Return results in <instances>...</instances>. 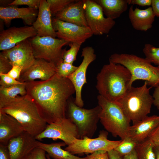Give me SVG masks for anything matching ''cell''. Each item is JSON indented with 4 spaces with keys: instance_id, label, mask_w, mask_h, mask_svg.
Returning <instances> with one entry per match:
<instances>
[{
    "instance_id": "1",
    "label": "cell",
    "mask_w": 159,
    "mask_h": 159,
    "mask_svg": "<svg viewBox=\"0 0 159 159\" xmlns=\"http://www.w3.org/2000/svg\"><path fill=\"white\" fill-rule=\"evenodd\" d=\"M26 90L48 124L67 117L68 100L75 92L68 78L56 74L47 80L26 83Z\"/></svg>"
},
{
    "instance_id": "32",
    "label": "cell",
    "mask_w": 159,
    "mask_h": 159,
    "mask_svg": "<svg viewBox=\"0 0 159 159\" xmlns=\"http://www.w3.org/2000/svg\"><path fill=\"white\" fill-rule=\"evenodd\" d=\"M78 67L63 62L57 67L56 74L61 77L67 78L76 70Z\"/></svg>"
},
{
    "instance_id": "18",
    "label": "cell",
    "mask_w": 159,
    "mask_h": 159,
    "mask_svg": "<svg viewBox=\"0 0 159 159\" xmlns=\"http://www.w3.org/2000/svg\"><path fill=\"white\" fill-rule=\"evenodd\" d=\"M38 10L27 7L18 8L17 6L0 7V18L9 27L14 19H22L29 26H32L37 18Z\"/></svg>"
},
{
    "instance_id": "11",
    "label": "cell",
    "mask_w": 159,
    "mask_h": 159,
    "mask_svg": "<svg viewBox=\"0 0 159 159\" xmlns=\"http://www.w3.org/2000/svg\"><path fill=\"white\" fill-rule=\"evenodd\" d=\"M78 137L76 125L70 119L66 117L48 124L45 130L35 138L38 141L45 138L54 140L60 139L68 145Z\"/></svg>"
},
{
    "instance_id": "40",
    "label": "cell",
    "mask_w": 159,
    "mask_h": 159,
    "mask_svg": "<svg viewBox=\"0 0 159 159\" xmlns=\"http://www.w3.org/2000/svg\"><path fill=\"white\" fill-rule=\"evenodd\" d=\"M152 0H127L128 4L137 5L144 6H151Z\"/></svg>"
},
{
    "instance_id": "45",
    "label": "cell",
    "mask_w": 159,
    "mask_h": 159,
    "mask_svg": "<svg viewBox=\"0 0 159 159\" xmlns=\"http://www.w3.org/2000/svg\"><path fill=\"white\" fill-rule=\"evenodd\" d=\"M122 159H138L135 149L130 153L124 156Z\"/></svg>"
},
{
    "instance_id": "49",
    "label": "cell",
    "mask_w": 159,
    "mask_h": 159,
    "mask_svg": "<svg viewBox=\"0 0 159 159\" xmlns=\"http://www.w3.org/2000/svg\"><path fill=\"white\" fill-rule=\"evenodd\" d=\"M46 157L47 159H52L48 154H46Z\"/></svg>"
},
{
    "instance_id": "5",
    "label": "cell",
    "mask_w": 159,
    "mask_h": 159,
    "mask_svg": "<svg viewBox=\"0 0 159 159\" xmlns=\"http://www.w3.org/2000/svg\"><path fill=\"white\" fill-rule=\"evenodd\" d=\"M109 62L125 67L131 75V85L137 80H145L151 87L159 86V68L152 64L145 58L126 53H114L109 58Z\"/></svg>"
},
{
    "instance_id": "35",
    "label": "cell",
    "mask_w": 159,
    "mask_h": 159,
    "mask_svg": "<svg viewBox=\"0 0 159 159\" xmlns=\"http://www.w3.org/2000/svg\"><path fill=\"white\" fill-rule=\"evenodd\" d=\"M12 67L8 59L0 53V73L7 74Z\"/></svg>"
},
{
    "instance_id": "31",
    "label": "cell",
    "mask_w": 159,
    "mask_h": 159,
    "mask_svg": "<svg viewBox=\"0 0 159 159\" xmlns=\"http://www.w3.org/2000/svg\"><path fill=\"white\" fill-rule=\"evenodd\" d=\"M76 0H47L52 16H54Z\"/></svg>"
},
{
    "instance_id": "23",
    "label": "cell",
    "mask_w": 159,
    "mask_h": 159,
    "mask_svg": "<svg viewBox=\"0 0 159 159\" xmlns=\"http://www.w3.org/2000/svg\"><path fill=\"white\" fill-rule=\"evenodd\" d=\"M128 17L134 29L146 31L152 27L155 16L151 7L145 9L137 7L134 9L133 6H131L129 10Z\"/></svg>"
},
{
    "instance_id": "37",
    "label": "cell",
    "mask_w": 159,
    "mask_h": 159,
    "mask_svg": "<svg viewBox=\"0 0 159 159\" xmlns=\"http://www.w3.org/2000/svg\"><path fill=\"white\" fill-rule=\"evenodd\" d=\"M22 71L21 68L17 65H14L7 74L12 78L19 81Z\"/></svg>"
},
{
    "instance_id": "15",
    "label": "cell",
    "mask_w": 159,
    "mask_h": 159,
    "mask_svg": "<svg viewBox=\"0 0 159 159\" xmlns=\"http://www.w3.org/2000/svg\"><path fill=\"white\" fill-rule=\"evenodd\" d=\"M37 35V31L32 26L12 27L3 30L0 33V50L10 49L18 43Z\"/></svg>"
},
{
    "instance_id": "16",
    "label": "cell",
    "mask_w": 159,
    "mask_h": 159,
    "mask_svg": "<svg viewBox=\"0 0 159 159\" xmlns=\"http://www.w3.org/2000/svg\"><path fill=\"white\" fill-rule=\"evenodd\" d=\"M57 69L53 63L42 59H36L32 65L21 72L19 81L28 83L38 79L42 81L47 80L56 74Z\"/></svg>"
},
{
    "instance_id": "4",
    "label": "cell",
    "mask_w": 159,
    "mask_h": 159,
    "mask_svg": "<svg viewBox=\"0 0 159 159\" xmlns=\"http://www.w3.org/2000/svg\"><path fill=\"white\" fill-rule=\"evenodd\" d=\"M145 81L141 86H132L117 102L133 124L147 116L150 112L154 99L150 93V88Z\"/></svg>"
},
{
    "instance_id": "41",
    "label": "cell",
    "mask_w": 159,
    "mask_h": 159,
    "mask_svg": "<svg viewBox=\"0 0 159 159\" xmlns=\"http://www.w3.org/2000/svg\"><path fill=\"white\" fill-rule=\"evenodd\" d=\"M0 159H11L7 146L0 144Z\"/></svg>"
},
{
    "instance_id": "36",
    "label": "cell",
    "mask_w": 159,
    "mask_h": 159,
    "mask_svg": "<svg viewBox=\"0 0 159 159\" xmlns=\"http://www.w3.org/2000/svg\"><path fill=\"white\" fill-rule=\"evenodd\" d=\"M86 157L87 159H110L107 152L104 151H97Z\"/></svg>"
},
{
    "instance_id": "33",
    "label": "cell",
    "mask_w": 159,
    "mask_h": 159,
    "mask_svg": "<svg viewBox=\"0 0 159 159\" xmlns=\"http://www.w3.org/2000/svg\"><path fill=\"white\" fill-rule=\"evenodd\" d=\"M41 1V0H15L10 3L9 6L26 5L28 7L38 10Z\"/></svg>"
},
{
    "instance_id": "26",
    "label": "cell",
    "mask_w": 159,
    "mask_h": 159,
    "mask_svg": "<svg viewBox=\"0 0 159 159\" xmlns=\"http://www.w3.org/2000/svg\"><path fill=\"white\" fill-rule=\"evenodd\" d=\"M26 94V82L7 87L0 86V109L19 95L22 96Z\"/></svg>"
},
{
    "instance_id": "10",
    "label": "cell",
    "mask_w": 159,
    "mask_h": 159,
    "mask_svg": "<svg viewBox=\"0 0 159 159\" xmlns=\"http://www.w3.org/2000/svg\"><path fill=\"white\" fill-rule=\"evenodd\" d=\"M82 1L88 26L93 35L108 33L115 25V20L105 17L101 7L95 0Z\"/></svg>"
},
{
    "instance_id": "12",
    "label": "cell",
    "mask_w": 159,
    "mask_h": 159,
    "mask_svg": "<svg viewBox=\"0 0 159 159\" xmlns=\"http://www.w3.org/2000/svg\"><path fill=\"white\" fill-rule=\"evenodd\" d=\"M82 61L76 70L67 77L73 85L75 90V103L82 107L84 105L82 97V91L84 85L87 83L86 73L87 68L90 64L96 59V56L95 50L91 46L83 48L82 51Z\"/></svg>"
},
{
    "instance_id": "27",
    "label": "cell",
    "mask_w": 159,
    "mask_h": 159,
    "mask_svg": "<svg viewBox=\"0 0 159 159\" xmlns=\"http://www.w3.org/2000/svg\"><path fill=\"white\" fill-rule=\"evenodd\" d=\"M154 147L153 142L148 138L138 143L135 150L138 159H155Z\"/></svg>"
},
{
    "instance_id": "2",
    "label": "cell",
    "mask_w": 159,
    "mask_h": 159,
    "mask_svg": "<svg viewBox=\"0 0 159 159\" xmlns=\"http://www.w3.org/2000/svg\"><path fill=\"white\" fill-rule=\"evenodd\" d=\"M0 111L14 117L24 131L35 137L43 132L48 124L34 100L27 93L17 96L0 109Z\"/></svg>"
},
{
    "instance_id": "9",
    "label": "cell",
    "mask_w": 159,
    "mask_h": 159,
    "mask_svg": "<svg viewBox=\"0 0 159 159\" xmlns=\"http://www.w3.org/2000/svg\"><path fill=\"white\" fill-rule=\"evenodd\" d=\"M108 135V132L103 130L100 132L97 138H76L64 150L74 155L92 154L98 151L107 152L114 149L121 141V140L117 141L109 140L107 139Z\"/></svg>"
},
{
    "instance_id": "8",
    "label": "cell",
    "mask_w": 159,
    "mask_h": 159,
    "mask_svg": "<svg viewBox=\"0 0 159 159\" xmlns=\"http://www.w3.org/2000/svg\"><path fill=\"white\" fill-rule=\"evenodd\" d=\"M36 59H42L54 63L57 67L63 62L65 49L64 46L69 43L64 40L49 36L37 35L29 39Z\"/></svg>"
},
{
    "instance_id": "29",
    "label": "cell",
    "mask_w": 159,
    "mask_h": 159,
    "mask_svg": "<svg viewBox=\"0 0 159 159\" xmlns=\"http://www.w3.org/2000/svg\"><path fill=\"white\" fill-rule=\"evenodd\" d=\"M143 51L145 58L159 68V47H155L150 44H146Z\"/></svg>"
},
{
    "instance_id": "30",
    "label": "cell",
    "mask_w": 159,
    "mask_h": 159,
    "mask_svg": "<svg viewBox=\"0 0 159 159\" xmlns=\"http://www.w3.org/2000/svg\"><path fill=\"white\" fill-rule=\"evenodd\" d=\"M83 43L75 42L70 43V49L65 50L63 56V62L73 64L76 60L77 54Z\"/></svg>"
},
{
    "instance_id": "42",
    "label": "cell",
    "mask_w": 159,
    "mask_h": 159,
    "mask_svg": "<svg viewBox=\"0 0 159 159\" xmlns=\"http://www.w3.org/2000/svg\"><path fill=\"white\" fill-rule=\"evenodd\" d=\"M153 104L159 110V86L155 87L153 93Z\"/></svg>"
},
{
    "instance_id": "38",
    "label": "cell",
    "mask_w": 159,
    "mask_h": 159,
    "mask_svg": "<svg viewBox=\"0 0 159 159\" xmlns=\"http://www.w3.org/2000/svg\"><path fill=\"white\" fill-rule=\"evenodd\" d=\"M148 138L152 141L154 146H159V124L152 132Z\"/></svg>"
},
{
    "instance_id": "19",
    "label": "cell",
    "mask_w": 159,
    "mask_h": 159,
    "mask_svg": "<svg viewBox=\"0 0 159 159\" xmlns=\"http://www.w3.org/2000/svg\"><path fill=\"white\" fill-rule=\"evenodd\" d=\"M52 16L49 5L47 0H41L37 18L32 25L37 36L54 38L56 37L53 27Z\"/></svg>"
},
{
    "instance_id": "24",
    "label": "cell",
    "mask_w": 159,
    "mask_h": 159,
    "mask_svg": "<svg viewBox=\"0 0 159 159\" xmlns=\"http://www.w3.org/2000/svg\"><path fill=\"white\" fill-rule=\"evenodd\" d=\"M101 7L106 17L114 20L128 8L127 0H95Z\"/></svg>"
},
{
    "instance_id": "34",
    "label": "cell",
    "mask_w": 159,
    "mask_h": 159,
    "mask_svg": "<svg viewBox=\"0 0 159 159\" xmlns=\"http://www.w3.org/2000/svg\"><path fill=\"white\" fill-rule=\"evenodd\" d=\"M0 86L5 87L22 83L11 77L7 74L0 73Z\"/></svg>"
},
{
    "instance_id": "43",
    "label": "cell",
    "mask_w": 159,
    "mask_h": 159,
    "mask_svg": "<svg viewBox=\"0 0 159 159\" xmlns=\"http://www.w3.org/2000/svg\"><path fill=\"white\" fill-rule=\"evenodd\" d=\"M151 6L155 16L159 17V0H152Z\"/></svg>"
},
{
    "instance_id": "3",
    "label": "cell",
    "mask_w": 159,
    "mask_h": 159,
    "mask_svg": "<svg viewBox=\"0 0 159 159\" xmlns=\"http://www.w3.org/2000/svg\"><path fill=\"white\" fill-rule=\"evenodd\" d=\"M131 77L125 67L109 62L97 74L96 87L99 95L110 101L117 102L132 86Z\"/></svg>"
},
{
    "instance_id": "25",
    "label": "cell",
    "mask_w": 159,
    "mask_h": 159,
    "mask_svg": "<svg viewBox=\"0 0 159 159\" xmlns=\"http://www.w3.org/2000/svg\"><path fill=\"white\" fill-rule=\"evenodd\" d=\"M66 145L63 142L50 144L42 143L38 140L37 142V147L44 150L53 159H87V157H80L62 149V147Z\"/></svg>"
},
{
    "instance_id": "6",
    "label": "cell",
    "mask_w": 159,
    "mask_h": 159,
    "mask_svg": "<svg viewBox=\"0 0 159 159\" xmlns=\"http://www.w3.org/2000/svg\"><path fill=\"white\" fill-rule=\"evenodd\" d=\"M101 108L100 120L104 128L114 137L121 140L129 137L130 120L116 102L109 100L100 95L97 98Z\"/></svg>"
},
{
    "instance_id": "22",
    "label": "cell",
    "mask_w": 159,
    "mask_h": 159,
    "mask_svg": "<svg viewBox=\"0 0 159 159\" xmlns=\"http://www.w3.org/2000/svg\"><path fill=\"white\" fill-rule=\"evenodd\" d=\"M24 130L20 124L12 116L0 111V144L7 146L12 138Z\"/></svg>"
},
{
    "instance_id": "17",
    "label": "cell",
    "mask_w": 159,
    "mask_h": 159,
    "mask_svg": "<svg viewBox=\"0 0 159 159\" xmlns=\"http://www.w3.org/2000/svg\"><path fill=\"white\" fill-rule=\"evenodd\" d=\"M35 137L24 131L9 141L7 148L11 159H21L37 147Z\"/></svg>"
},
{
    "instance_id": "44",
    "label": "cell",
    "mask_w": 159,
    "mask_h": 159,
    "mask_svg": "<svg viewBox=\"0 0 159 159\" xmlns=\"http://www.w3.org/2000/svg\"><path fill=\"white\" fill-rule=\"evenodd\" d=\"M107 152L110 159H122V158L114 149Z\"/></svg>"
},
{
    "instance_id": "14",
    "label": "cell",
    "mask_w": 159,
    "mask_h": 159,
    "mask_svg": "<svg viewBox=\"0 0 159 159\" xmlns=\"http://www.w3.org/2000/svg\"><path fill=\"white\" fill-rule=\"evenodd\" d=\"M1 53L8 59L12 66L17 65L21 68V72L32 65L36 59L29 39L18 43L10 49L2 51Z\"/></svg>"
},
{
    "instance_id": "47",
    "label": "cell",
    "mask_w": 159,
    "mask_h": 159,
    "mask_svg": "<svg viewBox=\"0 0 159 159\" xmlns=\"http://www.w3.org/2000/svg\"><path fill=\"white\" fill-rule=\"evenodd\" d=\"M154 151L155 156V159H159V146H154Z\"/></svg>"
},
{
    "instance_id": "46",
    "label": "cell",
    "mask_w": 159,
    "mask_h": 159,
    "mask_svg": "<svg viewBox=\"0 0 159 159\" xmlns=\"http://www.w3.org/2000/svg\"><path fill=\"white\" fill-rule=\"evenodd\" d=\"M11 0H0V7H5L8 6L9 5L12 1Z\"/></svg>"
},
{
    "instance_id": "21",
    "label": "cell",
    "mask_w": 159,
    "mask_h": 159,
    "mask_svg": "<svg viewBox=\"0 0 159 159\" xmlns=\"http://www.w3.org/2000/svg\"><path fill=\"white\" fill-rule=\"evenodd\" d=\"M54 18L80 26L88 27L82 0H76L57 14Z\"/></svg>"
},
{
    "instance_id": "48",
    "label": "cell",
    "mask_w": 159,
    "mask_h": 159,
    "mask_svg": "<svg viewBox=\"0 0 159 159\" xmlns=\"http://www.w3.org/2000/svg\"><path fill=\"white\" fill-rule=\"evenodd\" d=\"M21 159H34L32 151Z\"/></svg>"
},
{
    "instance_id": "13",
    "label": "cell",
    "mask_w": 159,
    "mask_h": 159,
    "mask_svg": "<svg viewBox=\"0 0 159 159\" xmlns=\"http://www.w3.org/2000/svg\"><path fill=\"white\" fill-rule=\"evenodd\" d=\"M53 28L56 37L69 43H84L93 35L89 27H84L57 19L52 18Z\"/></svg>"
},
{
    "instance_id": "20",
    "label": "cell",
    "mask_w": 159,
    "mask_h": 159,
    "mask_svg": "<svg viewBox=\"0 0 159 159\" xmlns=\"http://www.w3.org/2000/svg\"><path fill=\"white\" fill-rule=\"evenodd\" d=\"M159 124V116H147L130 126L129 137L138 143L142 142L148 138L152 132Z\"/></svg>"
},
{
    "instance_id": "50",
    "label": "cell",
    "mask_w": 159,
    "mask_h": 159,
    "mask_svg": "<svg viewBox=\"0 0 159 159\" xmlns=\"http://www.w3.org/2000/svg\"></svg>"
},
{
    "instance_id": "39",
    "label": "cell",
    "mask_w": 159,
    "mask_h": 159,
    "mask_svg": "<svg viewBox=\"0 0 159 159\" xmlns=\"http://www.w3.org/2000/svg\"><path fill=\"white\" fill-rule=\"evenodd\" d=\"M34 159H47L46 152L43 150L37 147L32 151Z\"/></svg>"
},
{
    "instance_id": "7",
    "label": "cell",
    "mask_w": 159,
    "mask_h": 159,
    "mask_svg": "<svg viewBox=\"0 0 159 159\" xmlns=\"http://www.w3.org/2000/svg\"><path fill=\"white\" fill-rule=\"evenodd\" d=\"M74 99L71 96L68 100L67 117L76 125L78 131V139L85 137L92 138L97 129L101 108L98 105L91 109L83 108L75 103Z\"/></svg>"
},
{
    "instance_id": "28",
    "label": "cell",
    "mask_w": 159,
    "mask_h": 159,
    "mask_svg": "<svg viewBox=\"0 0 159 159\" xmlns=\"http://www.w3.org/2000/svg\"><path fill=\"white\" fill-rule=\"evenodd\" d=\"M138 143L127 137L123 140L114 149L122 158L135 149Z\"/></svg>"
}]
</instances>
